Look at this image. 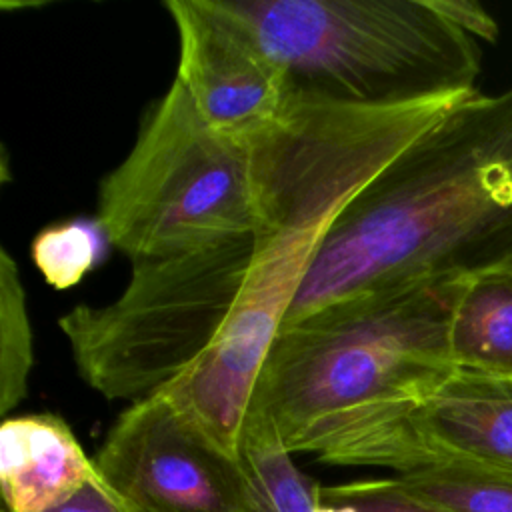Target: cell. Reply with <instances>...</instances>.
Wrapping results in <instances>:
<instances>
[{"instance_id": "obj_1", "label": "cell", "mask_w": 512, "mask_h": 512, "mask_svg": "<svg viewBox=\"0 0 512 512\" xmlns=\"http://www.w3.org/2000/svg\"><path fill=\"white\" fill-rule=\"evenodd\" d=\"M462 98L376 108L290 94L280 118L248 142L258 226L246 284L210 350L160 390L228 456L238 460L258 374L334 220Z\"/></svg>"}, {"instance_id": "obj_2", "label": "cell", "mask_w": 512, "mask_h": 512, "mask_svg": "<svg viewBox=\"0 0 512 512\" xmlns=\"http://www.w3.org/2000/svg\"><path fill=\"white\" fill-rule=\"evenodd\" d=\"M510 262L512 86L456 102L360 188L284 326L350 298Z\"/></svg>"}, {"instance_id": "obj_3", "label": "cell", "mask_w": 512, "mask_h": 512, "mask_svg": "<svg viewBox=\"0 0 512 512\" xmlns=\"http://www.w3.org/2000/svg\"><path fill=\"white\" fill-rule=\"evenodd\" d=\"M466 278L350 298L284 326L248 412L266 418L292 454L334 466L400 422L456 370L450 320Z\"/></svg>"}, {"instance_id": "obj_4", "label": "cell", "mask_w": 512, "mask_h": 512, "mask_svg": "<svg viewBox=\"0 0 512 512\" xmlns=\"http://www.w3.org/2000/svg\"><path fill=\"white\" fill-rule=\"evenodd\" d=\"M288 92L352 106L474 94L480 52L432 0H224Z\"/></svg>"}, {"instance_id": "obj_5", "label": "cell", "mask_w": 512, "mask_h": 512, "mask_svg": "<svg viewBox=\"0 0 512 512\" xmlns=\"http://www.w3.org/2000/svg\"><path fill=\"white\" fill-rule=\"evenodd\" d=\"M96 220L130 260L252 236L258 204L250 144L214 130L174 76L126 158L100 180Z\"/></svg>"}, {"instance_id": "obj_6", "label": "cell", "mask_w": 512, "mask_h": 512, "mask_svg": "<svg viewBox=\"0 0 512 512\" xmlns=\"http://www.w3.org/2000/svg\"><path fill=\"white\" fill-rule=\"evenodd\" d=\"M254 234L208 248L138 258L104 306L60 316L84 382L110 400L152 396L186 374L216 342L246 284Z\"/></svg>"}, {"instance_id": "obj_7", "label": "cell", "mask_w": 512, "mask_h": 512, "mask_svg": "<svg viewBox=\"0 0 512 512\" xmlns=\"http://www.w3.org/2000/svg\"><path fill=\"white\" fill-rule=\"evenodd\" d=\"M94 464L132 512H262L240 460L160 392L116 418Z\"/></svg>"}, {"instance_id": "obj_8", "label": "cell", "mask_w": 512, "mask_h": 512, "mask_svg": "<svg viewBox=\"0 0 512 512\" xmlns=\"http://www.w3.org/2000/svg\"><path fill=\"white\" fill-rule=\"evenodd\" d=\"M178 32L176 78L198 114L220 134L250 142L284 112L290 92L268 58L224 0H170Z\"/></svg>"}, {"instance_id": "obj_9", "label": "cell", "mask_w": 512, "mask_h": 512, "mask_svg": "<svg viewBox=\"0 0 512 512\" xmlns=\"http://www.w3.org/2000/svg\"><path fill=\"white\" fill-rule=\"evenodd\" d=\"M440 464L512 472V378L454 370L400 422L344 452L334 466L398 474Z\"/></svg>"}, {"instance_id": "obj_10", "label": "cell", "mask_w": 512, "mask_h": 512, "mask_svg": "<svg viewBox=\"0 0 512 512\" xmlns=\"http://www.w3.org/2000/svg\"><path fill=\"white\" fill-rule=\"evenodd\" d=\"M96 476L72 428L54 414L6 416L0 426V490L6 512H48Z\"/></svg>"}, {"instance_id": "obj_11", "label": "cell", "mask_w": 512, "mask_h": 512, "mask_svg": "<svg viewBox=\"0 0 512 512\" xmlns=\"http://www.w3.org/2000/svg\"><path fill=\"white\" fill-rule=\"evenodd\" d=\"M458 370L512 378V262L468 276L450 320Z\"/></svg>"}, {"instance_id": "obj_12", "label": "cell", "mask_w": 512, "mask_h": 512, "mask_svg": "<svg viewBox=\"0 0 512 512\" xmlns=\"http://www.w3.org/2000/svg\"><path fill=\"white\" fill-rule=\"evenodd\" d=\"M238 460L262 512L318 510L320 486L294 464L276 428L260 414L246 416Z\"/></svg>"}, {"instance_id": "obj_13", "label": "cell", "mask_w": 512, "mask_h": 512, "mask_svg": "<svg viewBox=\"0 0 512 512\" xmlns=\"http://www.w3.org/2000/svg\"><path fill=\"white\" fill-rule=\"evenodd\" d=\"M400 484L448 512H512V472L440 464L398 474Z\"/></svg>"}, {"instance_id": "obj_14", "label": "cell", "mask_w": 512, "mask_h": 512, "mask_svg": "<svg viewBox=\"0 0 512 512\" xmlns=\"http://www.w3.org/2000/svg\"><path fill=\"white\" fill-rule=\"evenodd\" d=\"M34 338L18 266L0 250V412L8 416L28 394Z\"/></svg>"}, {"instance_id": "obj_15", "label": "cell", "mask_w": 512, "mask_h": 512, "mask_svg": "<svg viewBox=\"0 0 512 512\" xmlns=\"http://www.w3.org/2000/svg\"><path fill=\"white\" fill-rule=\"evenodd\" d=\"M108 244L96 218H72L42 228L32 240L30 254L46 284L68 290L100 264Z\"/></svg>"}, {"instance_id": "obj_16", "label": "cell", "mask_w": 512, "mask_h": 512, "mask_svg": "<svg viewBox=\"0 0 512 512\" xmlns=\"http://www.w3.org/2000/svg\"><path fill=\"white\" fill-rule=\"evenodd\" d=\"M320 502L344 504L356 512H448L408 492L398 478L320 486Z\"/></svg>"}, {"instance_id": "obj_17", "label": "cell", "mask_w": 512, "mask_h": 512, "mask_svg": "<svg viewBox=\"0 0 512 512\" xmlns=\"http://www.w3.org/2000/svg\"><path fill=\"white\" fill-rule=\"evenodd\" d=\"M434 8L444 14L452 24L472 38L496 40L498 24L494 18L474 0H432Z\"/></svg>"}, {"instance_id": "obj_18", "label": "cell", "mask_w": 512, "mask_h": 512, "mask_svg": "<svg viewBox=\"0 0 512 512\" xmlns=\"http://www.w3.org/2000/svg\"><path fill=\"white\" fill-rule=\"evenodd\" d=\"M6 512V510H2ZM48 512H132L128 504L102 480L96 470V476L84 484L76 494L60 502Z\"/></svg>"}, {"instance_id": "obj_19", "label": "cell", "mask_w": 512, "mask_h": 512, "mask_svg": "<svg viewBox=\"0 0 512 512\" xmlns=\"http://www.w3.org/2000/svg\"><path fill=\"white\" fill-rule=\"evenodd\" d=\"M316 512H356V510L350 508V506H344V504H324V502H320Z\"/></svg>"}]
</instances>
